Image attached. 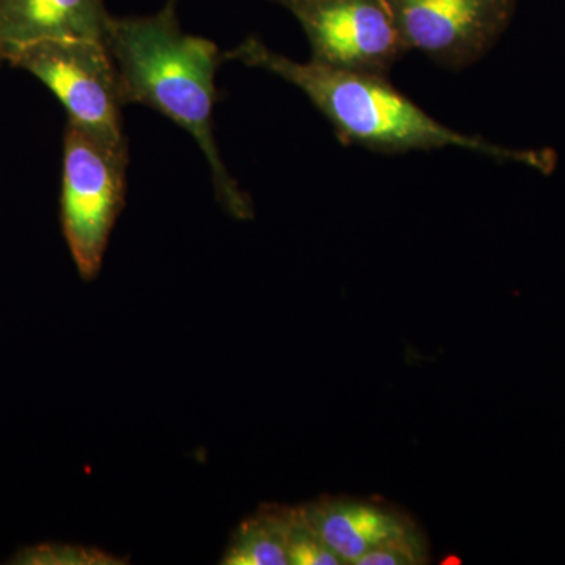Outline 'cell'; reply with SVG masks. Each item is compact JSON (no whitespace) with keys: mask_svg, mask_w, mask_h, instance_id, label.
<instances>
[{"mask_svg":"<svg viewBox=\"0 0 565 565\" xmlns=\"http://www.w3.org/2000/svg\"><path fill=\"white\" fill-rule=\"evenodd\" d=\"M177 3L169 0L151 17H110L107 22L104 44L117 66L122 104L151 107L191 134L206 156L225 210L237 218L252 217V204L214 139L215 71L223 57L211 40L182 32Z\"/></svg>","mask_w":565,"mask_h":565,"instance_id":"cell-1","label":"cell"},{"mask_svg":"<svg viewBox=\"0 0 565 565\" xmlns=\"http://www.w3.org/2000/svg\"><path fill=\"white\" fill-rule=\"evenodd\" d=\"M223 58L269 71L296 85L330 121L344 145H359L382 154L455 147L497 161L525 163L545 174L556 167L553 151L511 150L481 137L452 131L394 88L388 76L334 70L313 61L299 63L270 51L253 36Z\"/></svg>","mask_w":565,"mask_h":565,"instance_id":"cell-2","label":"cell"},{"mask_svg":"<svg viewBox=\"0 0 565 565\" xmlns=\"http://www.w3.org/2000/svg\"><path fill=\"white\" fill-rule=\"evenodd\" d=\"M128 143H110L68 121L63 139L62 226L84 280L102 269L126 196Z\"/></svg>","mask_w":565,"mask_h":565,"instance_id":"cell-3","label":"cell"},{"mask_svg":"<svg viewBox=\"0 0 565 565\" xmlns=\"http://www.w3.org/2000/svg\"><path fill=\"white\" fill-rule=\"evenodd\" d=\"M7 62L43 82L71 122L110 143L126 145L117 66L103 41H39L11 52Z\"/></svg>","mask_w":565,"mask_h":565,"instance_id":"cell-4","label":"cell"},{"mask_svg":"<svg viewBox=\"0 0 565 565\" xmlns=\"http://www.w3.org/2000/svg\"><path fill=\"white\" fill-rule=\"evenodd\" d=\"M294 14L311 61L334 70L388 76L407 54L388 0H270Z\"/></svg>","mask_w":565,"mask_h":565,"instance_id":"cell-5","label":"cell"},{"mask_svg":"<svg viewBox=\"0 0 565 565\" xmlns=\"http://www.w3.org/2000/svg\"><path fill=\"white\" fill-rule=\"evenodd\" d=\"M405 47L440 68H468L492 50L515 0H388Z\"/></svg>","mask_w":565,"mask_h":565,"instance_id":"cell-6","label":"cell"},{"mask_svg":"<svg viewBox=\"0 0 565 565\" xmlns=\"http://www.w3.org/2000/svg\"><path fill=\"white\" fill-rule=\"evenodd\" d=\"M299 511L305 523L343 564H355L375 546L418 531L394 509L351 498H321L300 505Z\"/></svg>","mask_w":565,"mask_h":565,"instance_id":"cell-7","label":"cell"},{"mask_svg":"<svg viewBox=\"0 0 565 565\" xmlns=\"http://www.w3.org/2000/svg\"><path fill=\"white\" fill-rule=\"evenodd\" d=\"M104 0H0V35L11 52L46 40L103 41Z\"/></svg>","mask_w":565,"mask_h":565,"instance_id":"cell-8","label":"cell"},{"mask_svg":"<svg viewBox=\"0 0 565 565\" xmlns=\"http://www.w3.org/2000/svg\"><path fill=\"white\" fill-rule=\"evenodd\" d=\"M226 565H289L286 508L266 505L237 527L223 555Z\"/></svg>","mask_w":565,"mask_h":565,"instance_id":"cell-9","label":"cell"},{"mask_svg":"<svg viewBox=\"0 0 565 565\" xmlns=\"http://www.w3.org/2000/svg\"><path fill=\"white\" fill-rule=\"evenodd\" d=\"M286 553L289 565L343 564L305 523L299 508H286Z\"/></svg>","mask_w":565,"mask_h":565,"instance_id":"cell-10","label":"cell"},{"mask_svg":"<svg viewBox=\"0 0 565 565\" xmlns=\"http://www.w3.org/2000/svg\"><path fill=\"white\" fill-rule=\"evenodd\" d=\"M13 563L33 565H110L122 564L118 557L81 545H39L22 550Z\"/></svg>","mask_w":565,"mask_h":565,"instance_id":"cell-11","label":"cell"},{"mask_svg":"<svg viewBox=\"0 0 565 565\" xmlns=\"http://www.w3.org/2000/svg\"><path fill=\"white\" fill-rule=\"evenodd\" d=\"M427 546L418 531L364 553L355 565H419L427 563Z\"/></svg>","mask_w":565,"mask_h":565,"instance_id":"cell-12","label":"cell"},{"mask_svg":"<svg viewBox=\"0 0 565 565\" xmlns=\"http://www.w3.org/2000/svg\"><path fill=\"white\" fill-rule=\"evenodd\" d=\"M3 62H7V47L6 43H3L2 35H0V65H2Z\"/></svg>","mask_w":565,"mask_h":565,"instance_id":"cell-13","label":"cell"}]
</instances>
